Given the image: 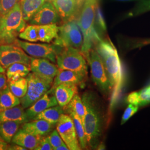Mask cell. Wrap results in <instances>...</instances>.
<instances>
[{
  "label": "cell",
  "mask_w": 150,
  "mask_h": 150,
  "mask_svg": "<svg viewBox=\"0 0 150 150\" xmlns=\"http://www.w3.org/2000/svg\"><path fill=\"white\" fill-rule=\"evenodd\" d=\"M96 51L102 59L107 76L113 88L110 110L116 105L123 84V73L118 52L110 40H101L96 45Z\"/></svg>",
  "instance_id": "cell-1"
},
{
  "label": "cell",
  "mask_w": 150,
  "mask_h": 150,
  "mask_svg": "<svg viewBox=\"0 0 150 150\" xmlns=\"http://www.w3.org/2000/svg\"><path fill=\"white\" fill-rule=\"evenodd\" d=\"M98 2V0H85L76 21L83 38L81 52L86 57L93 46L101 40L95 28V12Z\"/></svg>",
  "instance_id": "cell-2"
},
{
  "label": "cell",
  "mask_w": 150,
  "mask_h": 150,
  "mask_svg": "<svg viewBox=\"0 0 150 150\" xmlns=\"http://www.w3.org/2000/svg\"><path fill=\"white\" fill-rule=\"evenodd\" d=\"M82 100L85 107L83 125L87 145L91 148H97L99 145L102 131L101 113L95 97L91 93L85 92L82 96Z\"/></svg>",
  "instance_id": "cell-3"
},
{
  "label": "cell",
  "mask_w": 150,
  "mask_h": 150,
  "mask_svg": "<svg viewBox=\"0 0 150 150\" xmlns=\"http://www.w3.org/2000/svg\"><path fill=\"white\" fill-rule=\"evenodd\" d=\"M20 2L2 17L0 22V45L15 43L17 38L26 27Z\"/></svg>",
  "instance_id": "cell-4"
},
{
  "label": "cell",
  "mask_w": 150,
  "mask_h": 150,
  "mask_svg": "<svg viewBox=\"0 0 150 150\" xmlns=\"http://www.w3.org/2000/svg\"><path fill=\"white\" fill-rule=\"evenodd\" d=\"M56 63L59 69L74 71L87 76V62L80 50L63 47L57 55Z\"/></svg>",
  "instance_id": "cell-5"
},
{
  "label": "cell",
  "mask_w": 150,
  "mask_h": 150,
  "mask_svg": "<svg viewBox=\"0 0 150 150\" xmlns=\"http://www.w3.org/2000/svg\"><path fill=\"white\" fill-rule=\"evenodd\" d=\"M83 42V35L76 20L64 22L59 27L58 36L54 44L62 47H72L81 50Z\"/></svg>",
  "instance_id": "cell-6"
},
{
  "label": "cell",
  "mask_w": 150,
  "mask_h": 150,
  "mask_svg": "<svg viewBox=\"0 0 150 150\" xmlns=\"http://www.w3.org/2000/svg\"><path fill=\"white\" fill-rule=\"evenodd\" d=\"M26 79L28 81L27 92L20 98V103L24 109L31 106L43 96L50 90L53 83L33 72H30L26 76Z\"/></svg>",
  "instance_id": "cell-7"
},
{
  "label": "cell",
  "mask_w": 150,
  "mask_h": 150,
  "mask_svg": "<svg viewBox=\"0 0 150 150\" xmlns=\"http://www.w3.org/2000/svg\"><path fill=\"white\" fill-rule=\"evenodd\" d=\"M86 58L90 66L93 81L103 92H108L112 87L100 56L96 50L91 49Z\"/></svg>",
  "instance_id": "cell-8"
},
{
  "label": "cell",
  "mask_w": 150,
  "mask_h": 150,
  "mask_svg": "<svg viewBox=\"0 0 150 150\" xmlns=\"http://www.w3.org/2000/svg\"><path fill=\"white\" fill-rule=\"evenodd\" d=\"M30 56L36 58H43L56 62V57L63 47L47 43H34L17 39L15 42Z\"/></svg>",
  "instance_id": "cell-9"
},
{
  "label": "cell",
  "mask_w": 150,
  "mask_h": 150,
  "mask_svg": "<svg viewBox=\"0 0 150 150\" xmlns=\"http://www.w3.org/2000/svg\"><path fill=\"white\" fill-rule=\"evenodd\" d=\"M31 57L16 44L0 45V64L6 70L15 63H21L30 67Z\"/></svg>",
  "instance_id": "cell-10"
},
{
  "label": "cell",
  "mask_w": 150,
  "mask_h": 150,
  "mask_svg": "<svg viewBox=\"0 0 150 150\" xmlns=\"http://www.w3.org/2000/svg\"><path fill=\"white\" fill-rule=\"evenodd\" d=\"M56 129L70 150H81L71 117L63 113L57 123Z\"/></svg>",
  "instance_id": "cell-11"
},
{
  "label": "cell",
  "mask_w": 150,
  "mask_h": 150,
  "mask_svg": "<svg viewBox=\"0 0 150 150\" xmlns=\"http://www.w3.org/2000/svg\"><path fill=\"white\" fill-rule=\"evenodd\" d=\"M61 19L52 3L46 1L30 19V25H43L56 24Z\"/></svg>",
  "instance_id": "cell-12"
},
{
  "label": "cell",
  "mask_w": 150,
  "mask_h": 150,
  "mask_svg": "<svg viewBox=\"0 0 150 150\" xmlns=\"http://www.w3.org/2000/svg\"><path fill=\"white\" fill-rule=\"evenodd\" d=\"M30 68L32 72L52 83L59 71L57 65L52 64L49 59L32 57H31Z\"/></svg>",
  "instance_id": "cell-13"
},
{
  "label": "cell",
  "mask_w": 150,
  "mask_h": 150,
  "mask_svg": "<svg viewBox=\"0 0 150 150\" xmlns=\"http://www.w3.org/2000/svg\"><path fill=\"white\" fill-rule=\"evenodd\" d=\"M83 0H52L62 21L74 20L78 16Z\"/></svg>",
  "instance_id": "cell-14"
},
{
  "label": "cell",
  "mask_w": 150,
  "mask_h": 150,
  "mask_svg": "<svg viewBox=\"0 0 150 150\" xmlns=\"http://www.w3.org/2000/svg\"><path fill=\"white\" fill-rule=\"evenodd\" d=\"M56 105H58V103L54 93L48 91L25 111L28 122L32 120L45 110Z\"/></svg>",
  "instance_id": "cell-15"
},
{
  "label": "cell",
  "mask_w": 150,
  "mask_h": 150,
  "mask_svg": "<svg viewBox=\"0 0 150 150\" xmlns=\"http://www.w3.org/2000/svg\"><path fill=\"white\" fill-rule=\"evenodd\" d=\"M87 76L74 71L59 69L58 74L54 79L52 85L49 90L54 93L56 86L63 83H72L77 85H83Z\"/></svg>",
  "instance_id": "cell-16"
},
{
  "label": "cell",
  "mask_w": 150,
  "mask_h": 150,
  "mask_svg": "<svg viewBox=\"0 0 150 150\" xmlns=\"http://www.w3.org/2000/svg\"><path fill=\"white\" fill-rule=\"evenodd\" d=\"M77 92V85L72 83H61L54 90L58 105L62 107L67 106Z\"/></svg>",
  "instance_id": "cell-17"
},
{
  "label": "cell",
  "mask_w": 150,
  "mask_h": 150,
  "mask_svg": "<svg viewBox=\"0 0 150 150\" xmlns=\"http://www.w3.org/2000/svg\"><path fill=\"white\" fill-rule=\"evenodd\" d=\"M54 127V125L43 120H33L31 122L23 123L22 129L35 136L42 137L50 133Z\"/></svg>",
  "instance_id": "cell-18"
},
{
  "label": "cell",
  "mask_w": 150,
  "mask_h": 150,
  "mask_svg": "<svg viewBox=\"0 0 150 150\" xmlns=\"http://www.w3.org/2000/svg\"><path fill=\"white\" fill-rule=\"evenodd\" d=\"M42 137L35 136L21 129L14 135L11 142L20 145L27 150H34L38 146Z\"/></svg>",
  "instance_id": "cell-19"
},
{
  "label": "cell",
  "mask_w": 150,
  "mask_h": 150,
  "mask_svg": "<svg viewBox=\"0 0 150 150\" xmlns=\"http://www.w3.org/2000/svg\"><path fill=\"white\" fill-rule=\"evenodd\" d=\"M14 121L22 123L28 122L24 108L18 105L0 111V123Z\"/></svg>",
  "instance_id": "cell-20"
},
{
  "label": "cell",
  "mask_w": 150,
  "mask_h": 150,
  "mask_svg": "<svg viewBox=\"0 0 150 150\" xmlns=\"http://www.w3.org/2000/svg\"><path fill=\"white\" fill-rule=\"evenodd\" d=\"M38 41L50 43L58 36L59 27L56 24L36 25Z\"/></svg>",
  "instance_id": "cell-21"
},
{
  "label": "cell",
  "mask_w": 150,
  "mask_h": 150,
  "mask_svg": "<svg viewBox=\"0 0 150 150\" xmlns=\"http://www.w3.org/2000/svg\"><path fill=\"white\" fill-rule=\"evenodd\" d=\"M20 104L19 98L15 96L7 84L0 90V111Z\"/></svg>",
  "instance_id": "cell-22"
},
{
  "label": "cell",
  "mask_w": 150,
  "mask_h": 150,
  "mask_svg": "<svg viewBox=\"0 0 150 150\" xmlns=\"http://www.w3.org/2000/svg\"><path fill=\"white\" fill-rule=\"evenodd\" d=\"M22 124L20 122L14 121L0 123V138L6 142L10 144Z\"/></svg>",
  "instance_id": "cell-23"
},
{
  "label": "cell",
  "mask_w": 150,
  "mask_h": 150,
  "mask_svg": "<svg viewBox=\"0 0 150 150\" xmlns=\"http://www.w3.org/2000/svg\"><path fill=\"white\" fill-rule=\"evenodd\" d=\"M63 108L59 105L50 107L38 114L33 120H43L54 125L58 122L61 115L64 113Z\"/></svg>",
  "instance_id": "cell-24"
},
{
  "label": "cell",
  "mask_w": 150,
  "mask_h": 150,
  "mask_svg": "<svg viewBox=\"0 0 150 150\" xmlns=\"http://www.w3.org/2000/svg\"><path fill=\"white\" fill-rule=\"evenodd\" d=\"M46 0H21L20 4L22 16L26 21H28Z\"/></svg>",
  "instance_id": "cell-25"
},
{
  "label": "cell",
  "mask_w": 150,
  "mask_h": 150,
  "mask_svg": "<svg viewBox=\"0 0 150 150\" xmlns=\"http://www.w3.org/2000/svg\"><path fill=\"white\" fill-rule=\"evenodd\" d=\"M31 70L29 66L21 63H15L7 67L6 76L7 82L15 81L21 78L25 77L29 74Z\"/></svg>",
  "instance_id": "cell-26"
},
{
  "label": "cell",
  "mask_w": 150,
  "mask_h": 150,
  "mask_svg": "<svg viewBox=\"0 0 150 150\" xmlns=\"http://www.w3.org/2000/svg\"><path fill=\"white\" fill-rule=\"evenodd\" d=\"M67 112L70 114V116L73 120L75 130L81 148V149H85L87 147V142L83 122L80 118H79V117L74 112L71 111H68Z\"/></svg>",
  "instance_id": "cell-27"
},
{
  "label": "cell",
  "mask_w": 150,
  "mask_h": 150,
  "mask_svg": "<svg viewBox=\"0 0 150 150\" xmlns=\"http://www.w3.org/2000/svg\"><path fill=\"white\" fill-rule=\"evenodd\" d=\"M8 86L12 93L20 99L24 96L27 91L28 81L25 77H21L15 81L8 82Z\"/></svg>",
  "instance_id": "cell-28"
},
{
  "label": "cell",
  "mask_w": 150,
  "mask_h": 150,
  "mask_svg": "<svg viewBox=\"0 0 150 150\" xmlns=\"http://www.w3.org/2000/svg\"><path fill=\"white\" fill-rule=\"evenodd\" d=\"M66 111H73L79 117L83 122L85 115V107L82 102V98L77 93L72 98L69 103L65 106Z\"/></svg>",
  "instance_id": "cell-29"
},
{
  "label": "cell",
  "mask_w": 150,
  "mask_h": 150,
  "mask_svg": "<svg viewBox=\"0 0 150 150\" xmlns=\"http://www.w3.org/2000/svg\"><path fill=\"white\" fill-rule=\"evenodd\" d=\"M150 11V0H138L134 7L127 13L128 17H134Z\"/></svg>",
  "instance_id": "cell-30"
},
{
  "label": "cell",
  "mask_w": 150,
  "mask_h": 150,
  "mask_svg": "<svg viewBox=\"0 0 150 150\" xmlns=\"http://www.w3.org/2000/svg\"><path fill=\"white\" fill-rule=\"evenodd\" d=\"M95 23H96L97 26L99 30L101 32H106L107 30L106 22L105 21L104 17L103 16L101 9L100 7L98 5L97 6L96 12H95Z\"/></svg>",
  "instance_id": "cell-31"
},
{
  "label": "cell",
  "mask_w": 150,
  "mask_h": 150,
  "mask_svg": "<svg viewBox=\"0 0 150 150\" xmlns=\"http://www.w3.org/2000/svg\"><path fill=\"white\" fill-rule=\"evenodd\" d=\"M21 0H0V13L4 15L16 5Z\"/></svg>",
  "instance_id": "cell-32"
},
{
  "label": "cell",
  "mask_w": 150,
  "mask_h": 150,
  "mask_svg": "<svg viewBox=\"0 0 150 150\" xmlns=\"http://www.w3.org/2000/svg\"><path fill=\"white\" fill-rule=\"evenodd\" d=\"M49 138L53 147V150H56V148L64 143L57 129H54L51 133L49 136Z\"/></svg>",
  "instance_id": "cell-33"
},
{
  "label": "cell",
  "mask_w": 150,
  "mask_h": 150,
  "mask_svg": "<svg viewBox=\"0 0 150 150\" xmlns=\"http://www.w3.org/2000/svg\"><path fill=\"white\" fill-rule=\"evenodd\" d=\"M140 105L144 106L150 103V85L139 92Z\"/></svg>",
  "instance_id": "cell-34"
},
{
  "label": "cell",
  "mask_w": 150,
  "mask_h": 150,
  "mask_svg": "<svg viewBox=\"0 0 150 150\" xmlns=\"http://www.w3.org/2000/svg\"><path fill=\"white\" fill-rule=\"evenodd\" d=\"M138 109H139V106L129 104V106L126 108V109L124 112L121 124L123 125L128 120H129L134 115V113L137 112Z\"/></svg>",
  "instance_id": "cell-35"
},
{
  "label": "cell",
  "mask_w": 150,
  "mask_h": 150,
  "mask_svg": "<svg viewBox=\"0 0 150 150\" xmlns=\"http://www.w3.org/2000/svg\"><path fill=\"white\" fill-rule=\"evenodd\" d=\"M35 150H53V147L51 144L49 136L42 137L39 144L35 148Z\"/></svg>",
  "instance_id": "cell-36"
},
{
  "label": "cell",
  "mask_w": 150,
  "mask_h": 150,
  "mask_svg": "<svg viewBox=\"0 0 150 150\" xmlns=\"http://www.w3.org/2000/svg\"><path fill=\"white\" fill-rule=\"evenodd\" d=\"M126 101L129 104L139 106L140 101H139V92H133L130 93L126 98Z\"/></svg>",
  "instance_id": "cell-37"
},
{
  "label": "cell",
  "mask_w": 150,
  "mask_h": 150,
  "mask_svg": "<svg viewBox=\"0 0 150 150\" xmlns=\"http://www.w3.org/2000/svg\"><path fill=\"white\" fill-rule=\"evenodd\" d=\"M7 82V77L5 73H0V90L5 86Z\"/></svg>",
  "instance_id": "cell-38"
},
{
  "label": "cell",
  "mask_w": 150,
  "mask_h": 150,
  "mask_svg": "<svg viewBox=\"0 0 150 150\" xmlns=\"http://www.w3.org/2000/svg\"><path fill=\"white\" fill-rule=\"evenodd\" d=\"M7 150H27L26 148L22 147L20 145L13 144L12 145H8Z\"/></svg>",
  "instance_id": "cell-39"
},
{
  "label": "cell",
  "mask_w": 150,
  "mask_h": 150,
  "mask_svg": "<svg viewBox=\"0 0 150 150\" xmlns=\"http://www.w3.org/2000/svg\"><path fill=\"white\" fill-rule=\"evenodd\" d=\"M8 145V143L0 138V150H7Z\"/></svg>",
  "instance_id": "cell-40"
},
{
  "label": "cell",
  "mask_w": 150,
  "mask_h": 150,
  "mask_svg": "<svg viewBox=\"0 0 150 150\" xmlns=\"http://www.w3.org/2000/svg\"><path fill=\"white\" fill-rule=\"evenodd\" d=\"M69 147H67V146L66 145L65 143L62 144V145H60L55 150H69Z\"/></svg>",
  "instance_id": "cell-41"
},
{
  "label": "cell",
  "mask_w": 150,
  "mask_h": 150,
  "mask_svg": "<svg viewBox=\"0 0 150 150\" xmlns=\"http://www.w3.org/2000/svg\"><path fill=\"white\" fill-rule=\"evenodd\" d=\"M5 70L2 67V66L0 64V73H5Z\"/></svg>",
  "instance_id": "cell-42"
},
{
  "label": "cell",
  "mask_w": 150,
  "mask_h": 150,
  "mask_svg": "<svg viewBox=\"0 0 150 150\" xmlns=\"http://www.w3.org/2000/svg\"><path fill=\"white\" fill-rule=\"evenodd\" d=\"M116 1H138V0H114Z\"/></svg>",
  "instance_id": "cell-43"
},
{
  "label": "cell",
  "mask_w": 150,
  "mask_h": 150,
  "mask_svg": "<svg viewBox=\"0 0 150 150\" xmlns=\"http://www.w3.org/2000/svg\"><path fill=\"white\" fill-rule=\"evenodd\" d=\"M2 15H1V13H0V22H1V18H2Z\"/></svg>",
  "instance_id": "cell-44"
},
{
  "label": "cell",
  "mask_w": 150,
  "mask_h": 150,
  "mask_svg": "<svg viewBox=\"0 0 150 150\" xmlns=\"http://www.w3.org/2000/svg\"><path fill=\"white\" fill-rule=\"evenodd\" d=\"M48 1H52V0H48Z\"/></svg>",
  "instance_id": "cell-45"
}]
</instances>
